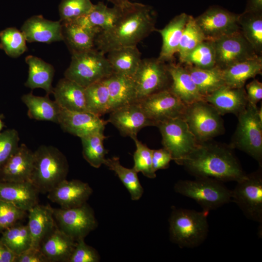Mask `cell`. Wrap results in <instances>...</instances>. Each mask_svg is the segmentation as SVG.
I'll return each instance as SVG.
<instances>
[{"label": "cell", "mask_w": 262, "mask_h": 262, "mask_svg": "<svg viewBox=\"0 0 262 262\" xmlns=\"http://www.w3.org/2000/svg\"><path fill=\"white\" fill-rule=\"evenodd\" d=\"M156 13L147 5L131 2L109 29L97 34L95 48L106 54L114 49L137 46L155 31Z\"/></svg>", "instance_id": "cell-1"}, {"label": "cell", "mask_w": 262, "mask_h": 262, "mask_svg": "<svg viewBox=\"0 0 262 262\" xmlns=\"http://www.w3.org/2000/svg\"><path fill=\"white\" fill-rule=\"evenodd\" d=\"M229 145L211 142L198 143L178 164L196 177L210 178L222 182L243 179L246 174Z\"/></svg>", "instance_id": "cell-2"}, {"label": "cell", "mask_w": 262, "mask_h": 262, "mask_svg": "<svg viewBox=\"0 0 262 262\" xmlns=\"http://www.w3.org/2000/svg\"><path fill=\"white\" fill-rule=\"evenodd\" d=\"M208 213L173 207L169 219L170 241L182 248L201 245L209 233Z\"/></svg>", "instance_id": "cell-3"}, {"label": "cell", "mask_w": 262, "mask_h": 262, "mask_svg": "<svg viewBox=\"0 0 262 262\" xmlns=\"http://www.w3.org/2000/svg\"><path fill=\"white\" fill-rule=\"evenodd\" d=\"M69 165L65 155L57 147L41 145L34 151L31 182L39 193L46 194L66 179Z\"/></svg>", "instance_id": "cell-4"}, {"label": "cell", "mask_w": 262, "mask_h": 262, "mask_svg": "<svg viewBox=\"0 0 262 262\" xmlns=\"http://www.w3.org/2000/svg\"><path fill=\"white\" fill-rule=\"evenodd\" d=\"M174 189L176 193L194 200L203 211L208 213L232 199V192L223 182L210 178L180 180L175 183Z\"/></svg>", "instance_id": "cell-5"}, {"label": "cell", "mask_w": 262, "mask_h": 262, "mask_svg": "<svg viewBox=\"0 0 262 262\" xmlns=\"http://www.w3.org/2000/svg\"><path fill=\"white\" fill-rule=\"evenodd\" d=\"M71 54L65 77L85 88L113 73L105 54L95 48Z\"/></svg>", "instance_id": "cell-6"}, {"label": "cell", "mask_w": 262, "mask_h": 262, "mask_svg": "<svg viewBox=\"0 0 262 262\" xmlns=\"http://www.w3.org/2000/svg\"><path fill=\"white\" fill-rule=\"evenodd\" d=\"M258 109L248 102L237 116L238 123L229 146L250 156L262 167V119Z\"/></svg>", "instance_id": "cell-7"}, {"label": "cell", "mask_w": 262, "mask_h": 262, "mask_svg": "<svg viewBox=\"0 0 262 262\" xmlns=\"http://www.w3.org/2000/svg\"><path fill=\"white\" fill-rule=\"evenodd\" d=\"M221 115L205 100L187 104L182 117L200 143L211 140L225 131Z\"/></svg>", "instance_id": "cell-8"}, {"label": "cell", "mask_w": 262, "mask_h": 262, "mask_svg": "<svg viewBox=\"0 0 262 262\" xmlns=\"http://www.w3.org/2000/svg\"><path fill=\"white\" fill-rule=\"evenodd\" d=\"M262 167L237 182L232 192L233 201L245 216L259 223L258 234L262 233Z\"/></svg>", "instance_id": "cell-9"}, {"label": "cell", "mask_w": 262, "mask_h": 262, "mask_svg": "<svg viewBox=\"0 0 262 262\" xmlns=\"http://www.w3.org/2000/svg\"><path fill=\"white\" fill-rule=\"evenodd\" d=\"M162 135V145L178 163L198 144L182 117L169 119L156 125Z\"/></svg>", "instance_id": "cell-10"}, {"label": "cell", "mask_w": 262, "mask_h": 262, "mask_svg": "<svg viewBox=\"0 0 262 262\" xmlns=\"http://www.w3.org/2000/svg\"><path fill=\"white\" fill-rule=\"evenodd\" d=\"M132 78L135 85L137 101L169 88L171 83L166 64L158 58L142 59Z\"/></svg>", "instance_id": "cell-11"}, {"label": "cell", "mask_w": 262, "mask_h": 262, "mask_svg": "<svg viewBox=\"0 0 262 262\" xmlns=\"http://www.w3.org/2000/svg\"><path fill=\"white\" fill-rule=\"evenodd\" d=\"M52 209L59 228L76 241L84 239L98 226L94 211L87 203L76 208Z\"/></svg>", "instance_id": "cell-12"}, {"label": "cell", "mask_w": 262, "mask_h": 262, "mask_svg": "<svg viewBox=\"0 0 262 262\" xmlns=\"http://www.w3.org/2000/svg\"><path fill=\"white\" fill-rule=\"evenodd\" d=\"M239 14L217 6H213L195 17L206 40L213 41L240 31Z\"/></svg>", "instance_id": "cell-13"}, {"label": "cell", "mask_w": 262, "mask_h": 262, "mask_svg": "<svg viewBox=\"0 0 262 262\" xmlns=\"http://www.w3.org/2000/svg\"><path fill=\"white\" fill-rule=\"evenodd\" d=\"M137 102L155 126L161 122L182 117L186 106L169 88L152 94Z\"/></svg>", "instance_id": "cell-14"}, {"label": "cell", "mask_w": 262, "mask_h": 262, "mask_svg": "<svg viewBox=\"0 0 262 262\" xmlns=\"http://www.w3.org/2000/svg\"><path fill=\"white\" fill-rule=\"evenodd\" d=\"M213 41L215 50L216 66L221 69L259 55L240 31Z\"/></svg>", "instance_id": "cell-15"}, {"label": "cell", "mask_w": 262, "mask_h": 262, "mask_svg": "<svg viewBox=\"0 0 262 262\" xmlns=\"http://www.w3.org/2000/svg\"><path fill=\"white\" fill-rule=\"evenodd\" d=\"M110 113L108 122L112 124L124 136L137 137L142 129L155 126L137 101L120 107Z\"/></svg>", "instance_id": "cell-16"}, {"label": "cell", "mask_w": 262, "mask_h": 262, "mask_svg": "<svg viewBox=\"0 0 262 262\" xmlns=\"http://www.w3.org/2000/svg\"><path fill=\"white\" fill-rule=\"evenodd\" d=\"M107 120L88 112H76L61 108L58 124L65 132L80 138L104 131Z\"/></svg>", "instance_id": "cell-17"}, {"label": "cell", "mask_w": 262, "mask_h": 262, "mask_svg": "<svg viewBox=\"0 0 262 262\" xmlns=\"http://www.w3.org/2000/svg\"><path fill=\"white\" fill-rule=\"evenodd\" d=\"M92 192V189L87 183L78 180L65 179L47 193V197L61 208H72L87 203Z\"/></svg>", "instance_id": "cell-18"}, {"label": "cell", "mask_w": 262, "mask_h": 262, "mask_svg": "<svg viewBox=\"0 0 262 262\" xmlns=\"http://www.w3.org/2000/svg\"><path fill=\"white\" fill-rule=\"evenodd\" d=\"M34 164V151L25 144L20 145L0 168V181H31Z\"/></svg>", "instance_id": "cell-19"}, {"label": "cell", "mask_w": 262, "mask_h": 262, "mask_svg": "<svg viewBox=\"0 0 262 262\" xmlns=\"http://www.w3.org/2000/svg\"><path fill=\"white\" fill-rule=\"evenodd\" d=\"M21 31L28 42L49 44L63 41L61 21L49 20L41 15L28 18L23 24Z\"/></svg>", "instance_id": "cell-20"}, {"label": "cell", "mask_w": 262, "mask_h": 262, "mask_svg": "<svg viewBox=\"0 0 262 262\" xmlns=\"http://www.w3.org/2000/svg\"><path fill=\"white\" fill-rule=\"evenodd\" d=\"M204 100L221 115L233 114L238 116L246 109L248 103L245 87L235 88L227 85L206 96Z\"/></svg>", "instance_id": "cell-21"}, {"label": "cell", "mask_w": 262, "mask_h": 262, "mask_svg": "<svg viewBox=\"0 0 262 262\" xmlns=\"http://www.w3.org/2000/svg\"><path fill=\"white\" fill-rule=\"evenodd\" d=\"M39 192L31 181H0V199L28 212L38 204Z\"/></svg>", "instance_id": "cell-22"}, {"label": "cell", "mask_w": 262, "mask_h": 262, "mask_svg": "<svg viewBox=\"0 0 262 262\" xmlns=\"http://www.w3.org/2000/svg\"><path fill=\"white\" fill-rule=\"evenodd\" d=\"M171 78L169 89L185 104L204 100L185 66L170 63L166 64Z\"/></svg>", "instance_id": "cell-23"}, {"label": "cell", "mask_w": 262, "mask_h": 262, "mask_svg": "<svg viewBox=\"0 0 262 262\" xmlns=\"http://www.w3.org/2000/svg\"><path fill=\"white\" fill-rule=\"evenodd\" d=\"M52 208L49 204H38L28 211L27 226L31 237V246L40 248L43 240L56 226Z\"/></svg>", "instance_id": "cell-24"}, {"label": "cell", "mask_w": 262, "mask_h": 262, "mask_svg": "<svg viewBox=\"0 0 262 262\" xmlns=\"http://www.w3.org/2000/svg\"><path fill=\"white\" fill-rule=\"evenodd\" d=\"M63 41L71 53L95 48V41L98 33L80 19L61 22Z\"/></svg>", "instance_id": "cell-25"}, {"label": "cell", "mask_w": 262, "mask_h": 262, "mask_svg": "<svg viewBox=\"0 0 262 262\" xmlns=\"http://www.w3.org/2000/svg\"><path fill=\"white\" fill-rule=\"evenodd\" d=\"M76 243L57 225L43 240L40 249L49 262H68Z\"/></svg>", "instance_id": "cell-26"}, {"label": "cell", "mask_w": 262, "mask_h": 262, "mask_svg": "<svg viewBox=\"0 0 262 262\" xmlns=\"http://www.w3.org/2000/svg\"><path fill=\"white\" fill-rule=\"evenodd\" d=\"M55 101L61 108L71 111L88 112L85 87L66 77L60 79L54 87Z\"/></svg>", "instance_id": "cell-27"}, {"label": "cell", "mask_w": 262, "mask_h": 262, "mask_svg": "<svg viewBox=\"0 0 262 262\" xmlns=\"http://www.w3.org/2000/svg\"><path fill=\"white\" fill-rule=\"evenodd\" d=\"M190 15L182 13L174 17L163 28L156 30L161 35L162 45L158 58L170 62L177 53L180 39Z\"/></svg>", "instance_id": "cell-28"}, {"label": "cell", "mask_w": 262, "mask_h": 262, "mask_svg": "<svg viewBox=\"0 0 262 262\" xmlns=\"http://www.w3.org/2000/svg\"><path fill=\"white\" fill-rule=\"evenodd\" d=\"M103 81L109 91L110 112L122 106L137 101L132 77L113 73Z\"/></svg>", "instance_id": "cell-29"}, {"label": "cell", "mask_w": 262, "mask_h": 262, "mask_svg": "<svg viewBox=\"0 0 262 262\" xmlns=\"http://www.w3.org/2000/svg\"><path fill=\"white\" fill-rule=\"evenodd\" d=\"M28 65L29 71L25 86L31 89L41 88L47 95L53 94L52 82L54 75V68L50 64L33 55H28L25 58Z\"/></svg>", "instance_id": "cell-30"}, {"label": "cell", "mask_w": 262, "mask_h": 262, "mask_svg": "<svg viewBox=\"0 0 262 262\" xmlns=\"http://www.w3.org/2000/svg\"><path fill=\"white\" fill-rule=\"evenodd\" d=\"M222 70L226 85L235 88L243 87L248 79L262 74V57L258 55Z\"/></svg>", "instance_id": "cell-31"}, {"label": "cell", "mask_w": 262, "mask_h": 262, "mask_svg": "<svg viewBox=\"0 0 262 262\" xmlns=\"http://www.w3.org/2000/svg\"><path fill=\"white\" fill-rule=\"evenodd\" d=\"M21 99L27 107V115L31 119L58 124L61 107L49 95L40 97L30 93L23 95Z\"/></svg>", "instance_id": "cell-32"}, {"label": "cell", "mask_w": 262, "mask_h": 262, "mask_svg": "<svg viewBox=\"0 0 262 262\" xmlns=\"http://www.w3.org/2000/svg\"><path fill=\"white\" fill-rule=\"evenodd\" d=\"M106 54L113 73L131 77L135 74L142 60L137 46L114 49Z\"/></svg>", "instance_id": "cell-33"}, {"label": "cell", "mask_w": 262, "mask_h": 262, "mask_svg": "<svg viewBox=\"0 0 262 262\" xmlns=\"http://www.w3.org/2000/svg\"><path fill=\"white\" fill-rule=\"evenodd\" d=\"M185 67L204 98L226 85L222 70L216 66L210 68H200L187 65Z\"/></svg>", "instance_id": "cell-34"}, {"label": "cell", "mask_w": 262, "mask_h": 262, "mask_svg": "<svg viewBox=\"0 0 262 262\" xmlns=\"http://www.w3.org/2000/svg\"><path fill=\"white\" fill-rule=\"evenodd\" d=\"M123 9L114 6L109 7L101 1L94 4L85 16L79 19L98 33L110 28L117 20Z\"/></svg>", "instance_id": "cell-35"}, {"label": "cell", "mask_w": 262, "mask_h": 262, "mask_svg": "<svg viewBox=\"0 0 262 262\" xmlns=\"http://www.w3.org/2000/svg\"><path fill=\"white\" fill-rule=\"evenodd\" d=\"M240 31L256 53L262 52V13L245 11L239 14Z\"/></svg>", "instance_id": "cell-36"}, {"label": "cell", "mask_w": 262, "mask_h": 262, "mask_svg": "<svg viewBox=\"0 0 262 262\" xmlns=\"http://www.w3.org/2000/svg\"><path fill=\"white\" fill-rule=\"evenodd\" d=\"M85 95L88 112L99 117L110 112L109 91L103 80L85 87Z\"/></svg>", "instance_id": "cell-37"}, {"label": "cell", "mask_w": 262, "mask_h": 262, "mask_svg": "<svg viewBox=\"0 0 262 262\" xmlns=\"http://www.w3.org/2000/svg\"><path fill=\"white\" fill-rule=\"evenodd\" d=\"M103 164L115 172L130 194L133 200H139L143 195L144 189L133 168H128L122 165L119 158L113 157L106 159Z\"/></svg>", "instance_id": "cell-38"}, {"label": "cell", "mask_w": 262, "mask_h": 262, "mask_svg": "<svg viewBox=\"0 0 262 262\" xmlns=\"http://www.w3.org/2000/svg\"><path fill=\"white\" fill-rule=\"evenodd\" d=\"M107 138L104 131H98L81 138L84 159L93 167L103 164L108 150L104 147V140Z\"/></svg>", "instance_id": "cell-39"}, {"label": "cell", "mask_w": 262, "mask_h": 262, "mask_svg": "<svg viewBox=\"0 0 262 262\" xmlns=\"http://www.w3.org/2000/svg\"><path fill=\"white\" fill-rule=\"evenodd\" d=\"M1 233L0 241L16 256L31 246V237L27 225L17 223Z\"/></svg>", "instance_id": "cell-40"}, {"label": "cell", "mask_w": 262, "mask_h": 262, "mask_svg": "<svg viewBox=\"0 0 262 262\" xmlns=\"http://www.w3.org/2000/svg\"><path fill=\"white\" fill-rule=\"evenodd\" d=\"M181 63L200 68L214 67L216 58L213 42L204 40L189 53Z\"/></svg>", "instance_id": "cell-41"}, {"label": "cell", "mask_w": 262, "mask_h": 262, "mask_svg": "<svg viewBox=\"0 0 262 262\" xmlns=\"http://www.w3.org/2000/svg\"><path fill=\"white\" fill-rule=\"evenodd\" d=\"M25 37L15 27L7 28L0 32V49L9 56L16 58L27 50Z\"/></svg>", "instance_id": "cell-42"}, {"label": "cell", "mask_w": 262, "mask_h": 262, "mask_svg": "<svg viewBox=\"0 0 262 262\" xmlns=\"http://www.w3.org/2000/svg\"><path fill=\"white\" fill-rule=\"evenodd\" d=\"M205 40L195 17L190 15L183 32L177 52L180 62L181 63L189 53Z\"/></svg>", "instance_id": "cell-43"}, {"label": "cell", "mask_w": 262, "mask_h": 262, "mask_svg": "<svg viewBox=\"0 0 262 262\" xmlns=\"http://www.w3.org/2000/svg\"><path fill=\"white\" fill-rule=\"evenodd\" d=\"M93 5L91 0H62L58 7L60 21L71 22L84 16Z\"/></svg>", "instance_id": "cell-44"}, {"label": "cell", "mask_w": 262, "mask_h": 262, "mask_svg": "<svg viewBox=\"0 0 262 262\" xmlns=\"http://www.w3.org/2000/svg\"><path fill=\"white\" fill-rule=\"evenodd\" d=\"M132 139L136 146V149L133 154L134 165L132 168L137 173L141 172L148 178H155L156 172L153 169L152 163V149L138 140L137 137Z\"/></svg>", "instance_id": "cell-45"}, {"label": "cell", "mask_w": 262, "mask_h": 262, "mask_svg": "<svg viewBox=\"0 0 262 262\" xmlns=\"http://www.w3.org/2000/svg\"><path fill=\"white\" fill-rule=\"evenodd\" d=\"M26 213L12 203L0 199V233L17 223Z\"/></svg>", "instance_id": "cell-46"}, {"label": "cell", "mask_w": 262, "mask_h": 262, "mask_svg": "<svg viewBox=\"0 0 262 262\" xmlns=\"http://www.w3.org/2000/svg\"><path fill=\"white\" fill-rule=\"evenodd\" d=\"M19 137L14 129L0 133V168L19 147Z\"/></svg>", "instance_id": "cell-47"}, {"label": "cell", "mask_w": 262, "mask_h": 262, "mask_svg": "<svg viewBox=\"0 0 262 262\" xmlns=\"http://www.w3.org/2000/svg\"><path fill=\"white\" fill-rule=\"evenodd\" d=\"M99 261L100 256L97 251L87 245L84 239H81L76 241L68 262H98Z\"/></svg>", "instance_id": "cell-48"}, {"label": "cell", "mask_w": 262, "mask_h": 262, "mask_svg": "<svg viewBox=\"0 0 262 262\" xmlns=\"http://www.w3.org/2000/svg\"><path fill=\"white\" fill-rule=\"evenodd\" d=\"M173 160L170 153L164 147L158 149H152V163L155 172L160 169L169 167L170 162Z\"/></svg>", "instance_id": "cell-49"}, {"label": "cell", "mask_w": 262, "mask_h": 262, "mask_svg": "<svg viewBox=\"0 0 262 262\" xmlns=\"http://www.w3.org/2000/svg\"><path fill=\"white\" fill-rule=\"evenodd\" d=\"M14 262H49L40 248L31 246L16 255Z\"/></svg>", "instance_id": "cell-50"}, {"label": "cell", "mask_w": 262, "mask_h": 262, "mask_svg": "<svg viewBox=\"0 0 262 262\" xmlns=\"http://www.w3.org/2000/svg\"><path fill=\"white\" fill-rule=\"evenodd\" d=\"M245 90L248 102L257 105L262 99V83L254 79L246 85Z\"/></svg>", "instance_id": "cell-51"}, {"label": "cell", "mask_w": 262, "mask_h": 262, "mask_svg": "<svg viewBox=\"0 0 262 262\" xmlns=\"http://www.w3.org/2000/svg\"><path fill=\"white\" fill-rule=\"evenodd\" d=\"M16 255L0 240V262H14Z\"/></svg>", "instance_id": "cell-52"}, {"label": "cell", "mask_w": 262, "mask_h": 262, "mask_svg": "<svg viewBox=\"0 0 262 262\" xmlns=\"http://www.w3.org/2000/svg\"><path fill=\"white\" fill-rule=\"evenodd\" d=\"M245 11L262 13V0H248Z\"/></svg>", "instance_id": "cell-53"}, {"label": "cell", "mask_w": 262, "mask_h": 262, "mask_svg": "<svg viewBox=\"0 0 262 262\" xmlns=\"http://www.w3.org/2000/svg\"><path fill=\"white\" fill-rule=\"evenodd\" d=\"M115 6L123 9L130 4L131 2L129 0H107Z\"/></svg>", "instance_id": "cell-54"}, {"label": "cell", "mask_w": 262, "mask_h": 262, "mask_svg": "<svg viewBox=\"0 0 262 262\" xmlns=\"http://www.w3.org/2000/svg\"><path fill=\"white\" fill-rule=\"evenodd\" d=\"M4 127V124L1 119V116L0 115V133Z\"/></svg>", "instance_id": "cell-55"}]
</instances>
